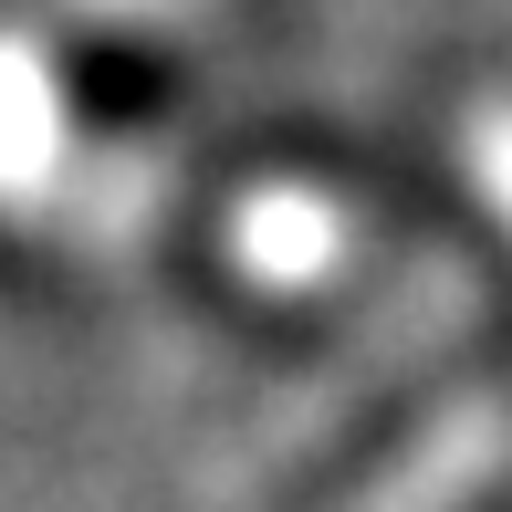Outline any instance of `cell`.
<instances>
[{
  "label": "cell",
  "instance_id": "2",
  "mask_svg": "<svg viewBox=\"0 0 512 512\" xmlns=\"http://www.w3.org/2000/svg\"><path fill=\"white\" fill-rule=\"evenodd\" d=\"M345 251H356V220L324 189H251L230 209V262L262 283H324Z\"/></svg>",
  "mask_w": 512,
  "mask_h": 512
},
{
  "label": "cell",
  "instance_id": "3",
  "mask_svg": "<svg viewBox=\"0 0 512 512\" xmlns=\"http://www.w3.org/2000/svg\"><path fill=\"white\" fill-rule=\"evenodd\" d=\"M53 168V74L32 53H0V189H32Z\"/></svg>",
  "mask_w": 512,
  "mask_h": 512
},
{
  "label": "cell",
  "instance_id": "4",
  "mask_svg": "<svg viewBox=\"0 0 512 512\" xmlns=\"http://www.w3.org/2000/svg\"><path fill=\"white\" fill-rule=\"evenodd\" d=\"M460 178L512 230V95H471V115H460Z\"/></svg>",
  "mask_w": 512,
  "mask_h": 512
},
{
  "label": "cell",
  "instance_id": "1",
  "mask_svg": "<svg viewBox=\"0 0 512 512\" xmlns=\"http://www.w3.org/2000/svg\"><path fill=\"white\" fill-rule=\"evenodd\" d=\"M502 471H512V408L502 398H460V408H439L345 512H471Z\"/></svg>",
  "mask_w": 512,
  "mask_h": 512
}]
</instances>
